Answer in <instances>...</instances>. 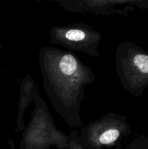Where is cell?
<instances>
[{
    "mask_svg": "<svg viewBox=\"0 0 148 149\" xmlns=\"http://www.w3.org/2000/svg\"><path fill=\"white\" fill-rule=\"evenodd\" d=\"M131 149H137V145H136V141H133V144H131Z\"/></svg>",
    "mask_w": 148,
    "mask_h": 149,
    "instance_id": "obj_10",
    "label": "cell"
},
{
    "mask_svg": "<svg viewBox=\"0 0 148 149\" xmlns=\"http://www.w3.org/2000/svg\"><path fill=\"white\" fill-rule=\"evenodd\" d=\"M33 101L34 109L30 122L23 131L20 149H49L52 146L58 149H68L69 135L56 127L53 116L39 92Z\"/></svg>",
    "mask_w": 148,
    "mask_h": 149,
    "instance_id": "obj_2",
    "label": "cell"
},
{
    "mask_svg": "<svg viewBox=\"0 0 148 149\" xmlns=\"http://www.w3.org/2000/svg\"><path fill=\"white\" fill-rule=\"evenodd\" d=\"M50 2H57L63 10L71 12V9L78 3L79 0H48Z\"/></svg>",
    "mask_w": 148,
    "mask_h": 149,
    "instance_id": "obj_8",
    "label": "cell"
},
{
    "mask_svg": "<svg viewBox=\"0 0 148 149\" xmlns=\"http://www.w3.org/2000/svg\"><path fill=\"white\" fill-rule=\"evenodd\" d=\"M116 72L122 87L134 97L148 87V51L129 41L118 45L115 53Z\"/></svg>",
    "mask_w": 148,
    "mask_h": 149,
    "instance_id": "obj_3",
    "label": "cell"
},
{
    "mask_svg": "<svg viewBox=\"0 0 148 149\" xmlns=\"http://www.w3.org/2000/svg\"><path fill=\"white\" fill-rule=\"evenodd\" d=\"M135 7L148 9V0H79L71 13L98 16H126Z\"/></svg>",
    "mask_w": 148,
    "mask_h": 149,
    "instance_id": "obj_6",
    "label": "cell"
},
{
    "mask_svg": "<svg viewBox=\"0 0 148 149\" xmlns=\"http://www.w3.org/2000/svg\"><path fill=\"white\" fill-rule=\"evenodd\" d=\"M43 87L55 111L72 130L83 127L80 109L84 90L95 80L92 68L73 52L53 47L39 49Z\"/></svg>",
    "mask_w": 148,
    "mask_h": 149,
    "instance_id": "obj_1",
    "label": "cell"
},
{
    "mask_svg": "<svg viewBox=\"0 0 148 149\" xmlns=\"http://www.w3.org/2000/svg\"><path fill=\"white\" fill-rule=\"evenodd\" d=\"M35 1H36V2H41V1H44V0H35Z\"/></svg>",
    "mask_w": 148,
    "mask_h": 149,
    "instance_id": "obj_11",
    "label": "cell"
},
{
    "mask_svg": "<svg viewBox=\"0 0 148 149\" xmlns=\"http://www.w3.org/2000/svg\"><path fill=\"white\" fill-rule=\"evenodd\" d=\"M39 92L37 85L30 74H28L22 79L20 84L18 110L15 132H23L26 127V124L23 119L24 113L28 106L33 100H34L35 97Z\"/></svg>",
    "mask_w": 148,
    "mask_h": 149,
    "instance_id": "obj_7",
    "label": "cell"
},
{
    "mask_svg": "<svg viewBox=\"0 0 148 149\" xmlns=\"http://www.w3.org/2000/svg\"></svg>",
    "mask_w": 148,
    "mask_h": 149,
    "instance_id": "obj_12",
    "label": "cell"
},
{
    "mask_svg": "<svg viewBox=\"0 0 148 149\" xmlns=\"http://www.w3.org/2000/svg\"><path fill=\"white\" fill-rule=\"evenodd\" d=\"M131 133L126 116L110 112L81 128L78 143L82 149H102L117 145Z\"/></svg>",
    "mask_w": 148,
    "mask_h": 149,
    "instance_id": "obj_4",
    "label": "cell"
},
{
    "mask_svg": "<svg viewBox=\"0 0 148 149\" xmlns=\"http://www.w3.org/2000/svg\"><path fill=\"white\" fill-rule=\"evenodd\" d=\"M49 37L51 45H61L70 50L94 58L100 56L99 46L102 34L83 22L53 26L49 31Z\"/></svg>",
    "mask_w": 148,
    "mask_h": 149,
    "instance_id": "obj_5",
    "label": "cell"
},
{
    "mask_svg": "<svg viewBox=\"0 0 148 149\" xmlns=\"http://www.w3.org/2000/svg\"><path fill=\"white\" fill-rule=\"evenodd\" d=\"M70 142L68 146V149H82L78 143V135L75 129L72 130L69 134Z\"/></svg>",
    "mask_w": 148,
    "mask_h": 149,
    "instance_id": "obj_9",
    "label": "cell"
}]
</instances>
